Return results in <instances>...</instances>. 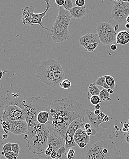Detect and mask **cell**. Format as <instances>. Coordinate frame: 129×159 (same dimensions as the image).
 I'll list each match as a JSON object with an SVG mask.
<instances>
[{"label": "cell", "mask_w": 129, "mask_h": 159, "mask_svg": "<svg viewBox=\"0 0 129 159\" xmlns=\"http://www.w3.org/2000/svg\"><path fill=\"white\" fill-rule=\"evenodd\" d=\"M49 117L46 125L48 131L56 132L64 139L67 130L76 119L85 120V109L77 101L69 98L56 99L49 104Z\"/></svg>", "instance_id": "cell-1"}, {"label": "cell", "mask_w": 129, "mask_h": 159, "mask_svg": "<svg viewBox=\"0 0 129 159\" xmlns=\"http://www.w3.org/2000/svg\"><path fill=\"white\" fill-rule=\"evenodd\" d=\"M28 124V131L24 139L27 142V145L30 151L34 155L44 153L47 147L48 129L46 124H41L36 118L26 119Z\"/></svg>", "instance_id": "cell-2"}, {"label": "cell", "mask_w": 129, "mask_h": 159, "mask_svg": "<svg viewBox=\"0 0 129 159\" xmlns=\"http://www.w3.org/2000/svg\"><path fill=\"white\" fill-rule=\"evenodd\" d=\"M80 159H121L120 151L111 140H104L81 151Z\"/></svg>", "instance_id": "cell-3"}, {"label": "cell", "mask_w": 129, "mask_h": 159, "mask_svg": "<svg viewBox=\"0 0 129 159\" xmlns=\"http://www.w3.org/2000/svg\"><path fill=\"white\" fill-rule=\"evenodd\" d=\"M7 105H15L23 110L26 117H36L39 112L46 110V103L39 97L17 98L8 102Z\"/></svg>", "instance_id": "cell-4"}, {"label": "cell", "mask_w": 129, "mask_h": 159, "mask_svg": "<svg viewBox=\"0 0 129 159\" xmlns=\"http://www.w3.org/2000/svg\"><path fill=\"white\" fill-rule=\"evenodd\" d=\"M96 30L100 42L104 45L111 44L116 40L117 33L110 23H99L96 27Z\"/></svg>", "instance_id": "cell-5"}, {"label": "cell", "mask_w": 129, "mask_h": 159, "mask_svg": "<svg viewBox=\"0 0 129 159\" xmlns=\"http://www.w3.org/2000/svg\"><path fill=\"white\" fill-rule=\"evenodd\" d=\"M86 123L85 120L82 119H76L71 123L67 130L65 135V147L67 149H70L75 147L76 144L74 140V135L76 131L80 129L84 128Z\"/></svg>", "instance_id": "cell-6"}, {"label": "cell", "mask_w": 129, "mask_h": 159, "mask_svg": "<svg viewBox=\"0 0 129 159\" xmlns=\"http://www.w3.org/2000/svg\"><path fill=\"white\" fill-rule=\"evenodd\" d=\"M129 15V3L121 1L115 3L111 12V17L119 23L126 22V17Z\"/></svg>", "instance_id": "cell-7"}, {"label": "cell", "mask_w": 129, "mask_h": 159, "mask_svg": "<svg viewBox=\"0 0 129 159\" xmlns=\"http://www.w3.org/2000/svg\"><path fill=\"white\" fill-rule=\"evenodd\" d=\"M19 120H26L25 112L15 105H7L3 110V121Z\"/></svg>", "instance_id": "cell-8"}, {"label": "cell", "mask_w": 129, "mask_h": 159, "mask_svg": "<svg viewBox=\"0 0 129 159\" xmlns=\"http://www.w3.org/2000/svg\"><path fill=\"white\" fill-rule=\"evenodd\" d=\"M51 36L55 43H64L70 37L69 27H65L54 22L51 29Z\"/></svg>", "instance_id": "cell-9"}, {"label": "cell", "mask_w": 129, "mask_h": 159, "mask_svg": "<svg viewBox=\"0 0 129 159\" xmlns=\"http://www.w3.org/2000/svg\"><path fill=\"white\" fill-rule=\"evenodd\" d=\"M55 73L47 68L43 63L36 68V77L40 79L47 86L53 87V80Z\"/></svg>", "instance_id": "cell-10"}, {"label": "cell", "mask_w": 129, "mask_h": 159, "mask_svg": "<svg viewBox=\"0 0 129 159\" xmlns=\"http://www.w3.org/2000/svg\"><path fill=\"white\" fill-rule=\"evenodd\" d=\"M48 140H47V146L51 145L53 148V150L57 151L60 148L65 146V139L61 136L57 134L56 132L52 131H48Z\"/></svg>", "instance_id": "cell-11"}, {"label": "cell", "mask_w": 129, "mask_h": 159, "mask_svg": "<svg viewBox=\"0 0 129 159\" xmlns=\"http://www.w3.org/2000/svg\"><path fill=\"white\" fill-rule=\"evenodd\" d=\"M58 15L54 22L65 27H69L72 17L69 11H67L62 6L57 7Z\"/></svg>", "instance_id": "cell-12"}, {"label": "cell", "mask_w": 129, "mask_h": 159, "mask_svg": "<svg viewBox=\"0 0 129 159\" xmlns=\"http://www.w3.org/2000/svg\"><path fill=\"white\" fill-rule=\"evenodd\" d=\"M10 123V132L15 135L26 134L28 130V123L26 120L12 121Z\"/></svg>", "instance_id": "cell-13"}, {"label": "cell", "mask_w": 129, "mask_h": 159, "mask_svg": "<svg viewBox=\"0 0 129 159\" xmlns=\"http://www.w3.org/2000/svg\"><path fill=\"white\" fill-rule=\"evenodd\" d=\"M85 115H86L93 127L96 129L97 130L99 129V126L104 122L103 120L106 115L101 111L99 115H96L94 112H92L88 109H85Z\"/></svg>", "instance_id": "cell-14"}, {"label": "cell", "mask_w": 129, "mask_h": 159, "mask_svg": "<svg viewBox=\"0 0 129 159\" xmlns=\"http://www.w3.org/2000/svg\"><path fill=\"white\" fill-rule=\"evenodd\" d=\"M46 4V10L43 12L40 13V14H35L33 12L31 15V17L30 25H41L42 29L46 30H48V28L43 26L42 25V19L44 17H46V12L49 10L50 8H51V6L50 4V0H44Z\"/></svg>", "instance_id": "cell-15"}, {"label": "cell", "mask_w": 129, "mask_h": 159, "mask_svg": "<svg viewBox=\"0 0 129 159\" xmlns=\"http://www.w3.org/2000/svg\"><path fill=\"white\" fill-rule=\"evenodd\" d=\"M79 42L80 45L84 47L92 43H100V41L97 33H89L80 37Z\"/></svg>", "instance_id": "cell-16"}, {"label": "cell", "mask_w": 129, "mask_h": 159, "mask_svg": "<svg viewBox=\"0 0 129 159\" xmlns=\"http://www.w3.org/2000/svg\"><path fill=\"white\" fill-rule=\"evenodd\" d=\"M74 140L76 144H78L80 142H85L87 144L90 142V137L86 134L85 130L80 129L75 133Z\"/></svg>", "instance_id": "cell-17"}, {"label": "cell", "mask_w": 129, "mask_h": 159, "mask_svg": "<svg viewBox=\"0 0 129 159\" xmlns=\"http://www.w3.org/2000/svg\"><path fill=\"white\" fill-rule=\"evenodd\" d=\"M23 14L22 16V21L25 25L30 26L31 17L32 13L35 11L33 6L26 7L22 9Z\"/></svg>", "instance_id": "cell-18"}, {"label": "cell", "mask_w": 129, "mask_h": 159, "mask_svg": "<svg viewBox=\"0 0 129 159\" xmlns=\"http://www.w3.org/2000/svg\"><path fill=\"white\" fill-rule=\"evenodd\" d=\"M71 16L72 17L77 20H80L85 16L86 15V8L85 7H74L70 10Z\"/></svg>", "instance_id": "cell-19"}, {"label": "cell", "mask_w": 129, "mask_h": 159, "mask_svg": "<svg viewBox=\"0 0 129 159\" xmlns=\"http://www.w3.org/2000/svg\"><path fill=\"white\" fill-rule=\"evenodd\" d=\"M47 68L54 73L63 70L60 63L56 60L50 59L43 61Z\"/></svg>", "instance_id": "cell-20"}, {"label": "cell", "mask_w": 129, "mask_h": 159, "mask_svg": "<svg viewBox=\"0 0 129 159\" xmlns=\"http://www.w3.org/2000/svg\"><path fill=\"white\" fill-rule=\"evenodd\" d=\"M116 43L118 44H127L129 42V31L127 30H121L117 34L116 38Z\"/></svg>", "instance_id": "cell-21"}, {"label": "cell", "mask_w": 129, "mask_h": 159, "mask_svg": "<svg viewBox=\"0 0 129 159\" xmlns=\"http://www.w3.org/2000/svg\"><path fill=\"white\" fill-rule=\"evenodd\" d=\"M65 79L64 72V70L55 73L53 80V87L57 88L59 87V84Z\"/></svg>", "instance_id": "cell-22"}, {"label": "cell", "mask_w": 129, "mask_h": 159, "mask_svg": "<svg viewBox=\"0 0 129 159\" xmlns=\"http://www.w3.org/2000/svg\"><path fill=\"white\" fill-rule=\"evenodd\" d=\"M49 117V114L47 110H43L38 113L36 116L37 121L41 124H46L48 122Z\"/></svg>", "instance_id": "cell-23"}, {"label": "cell", "mask_w": 129, "mask_h": 159, "mask_svg": "<svg viewBox=\"0 0 129 159\" xmlns=\"http://www.w3.org/2000/svg\"><path fill=\"white\" fill-rule=\"evenodd\" d=\"M88 87V96L91 97L93 95H99L101 90L96 85L95 83H91L86 86Z\"/></svg>", "instance_id": "cell-24"}, {"label": "cell", "mask_w": 129, "mask_h": 159, "mask_svg": "<svg viewBox=\"0 0 129 159\" xmlns=\"http://www.w3.org/2000/svg\"><path fill=\"white\" fill-rule=\"evenodd\" d=\"M99 96L101 102L110 101L111 100L110 94L108 92V90L104 88L101 91Z\"/></svg>", "instance_id": "cell-25"}, {"label": "cell", "mask_w": 129, "mask_h": 159, "mask_svg": "<svg viewBox=\"0 0 129 159\" xmlns=\"http://www.w3.org/2000/svg\"><path fill=\"white\" fill-rule=\"evenodd\" d=\"M67 149L64 146L60 148L57 150V155L56 159H64L65 158L67 154Z\"/></svg>", "instance_id": "cell-26"}, {"label": "cell", "mask_w": 129, "mask_h": 159, "mask_svg": "<svg viewBox=\"0 0 129 159\" xmlns=\"http://www.w3.org/2000/svg\"><path fill=\"white\" fill-rule=\"evenodd\" d=\"M95 84L96 86H101L104 89H106L107 90L110 88L109 86H108L106 82L105 78L103 76H101L96 80Z\"/></svg>", "instance_id": "cell-27"}, {"label": "cell", "mask_w": 129, "mask_h": 159, "mask_svg": "<svg viewBox=\"0 0 129 159\" xmlns=\"http://www.w3.org/2000/svg\"><path fill=\"white\" fill-rule=\"evenodd\" d=\"M103 76L105 78L106 82L109 86L110 88H111L112 89L114 90L115 85V82L114 78L109 75H103Z\"/></svg>", "instance_id": "cell-28"}, {"label": "cell", "mask_w": 129, "mask_h": 159, "mask_svg": "<svg viewBox=\"0 0 129 159\" xmlns=\"http://www.w3.org/2000/svg\"><path fill=\"white\" fill-rule=\"evenodd\" d=\"M1 127L6 134H8L10 131L11 126L9 121H3L1 124Z\"/></svg>", "instance_id": "cell-29"}, {"label": "cell", "mask_w": 129, "mask_h": 159, "mask_svg": "<svg viewBox=\"0 0 129 159\" xmlns=\"http://www.w3.org/2000/svg\"><path fill=\"white\" fill-rule=\"evenodd\" d=\"M71 86V82L68 79H64L59 84V87L65 89H68Z\"/></svg>", "instance_id": "cell-30"}, {"label": "cell", "mask_w": 129, "mask_h": 159, "mask_svg": "<svg viewBox=\"0 0 129 159\" xmlns=\"http://www.w3.org/2000/svg\"><path fill=\"white\" fill-rule=\"evenodd\" d=\"M99 43H94L90 44L89 45L87 46H84V49L85 51L87 52H91L94 51L99 46Z\"/></svg>", "instance_id": "cell-31"}, {"label": "cell", "mask_w": 129, "mask_h": 159, "mask_svg": "<svg viewBox=\"0 0 129 159\" xmlns=\"http://www.w3.org/2000/svg\"><path fill=\"white\" fill-rule=\"evenodd\" d=\"M89 99L91 103L94 105L99 104L101 102L99 95L92 96Z\"/></svg>", "instance_id": "cell-32"}, {"label": "cell", "mask_w": 129, "mask_h": 159, "mask_svg": "<svg viewBox=\"0 0 129 159\" xmlns=\"http://www.w3.org/2000/svg\"><path fill=\"white\" fill-rule=\"evenodd\" d=\"M62 7L66 10L70 11V10L74 7V5L71 0H65L64 3Z\"/></svg>", "instance_id": "cell-33"}, {"label": "cell", "mask_w": 129, "mask_h": 159, "mask_svg": "<svg viewBox=\"0 0 129 159\" xmlns=\"http://www.w3.org/2000/svg\"><path fill=\"white\" fill-rule=\"evenodd\" d=\"M75 152L74 149L70 148L67 152L66 156L64 159H75Z\"/></svg>", "instance_id": "cell-34"}, {"label": "cell", "mask_w": 129, "mask_h": 159, "mask_svg": "<svg viewBox=\"0 0 129 159\" xmlns=\"http://www.w3.org/2000/svg\"><path fill=\"white\" fill-rule=\"evenodd\" d=\"M20 146L19 144L17 143H15V144H12V150L13 153L17 154V155H19V153H20Z\"/></svg>", "instance_id": "cell-35"}, {"label": "cell", "mask_w": 129, "mask_h": 159, "mask_svg": "<svg viewBox=\"0 0 129 159\" xmlns=\"http://www.w3.org/2000/svg\"><path fill=\"white\" fill-rule=\"evenodd\" d=\"M12 144L11 143H8L4 144L3 147V152L5 154L9 153L12 150Z\"/></svg>", "instance_id": "cell-36"}, {"label": "cell", "mask_w": 129, "mask_h": 159, "mask_svg": "<svg viewBox=\"0 0 129 159\" xmlns=\"http://www.w3.org/2000/svg\"><path fill=\"white\" fill-rule=\"evenodd\" d=\"M4 156L7 159H17L19 155L15 154L14 153H13L12 151H11L9 153L5 154Z\"/></svg>", "instance_id": "cell-37"}, {"label": "cell", "mask_w": 129, "mask_h": 159, "mask_svg": "<svg viewBox=\"0 0 129 159\" xmlns=\"http://www.w3.org/2000/svg\"><path fill=\"white\" fill-rule=\"evenodd\" d=\"M53 150V147L51 145L47 146V148L45 151V154L46 156H50Z\"/></svg>", "instance_id": "cell-38"}, {"label": "cell", "mask_w": 129, "mask_h": 159, "mask_svg": "<svg viewBox=\"0 0 129 159\" xmlns=\"http://www.w3.org/2000/svg\"><path fill=\"white\" fill-rule=\"evenodd\" d=\"M86 3L85 0H76L75 4L76 5L80 7H84Z\"/></svg>", "instance_id": "cell-39"}, {"label": "cell", "mask_w": 129, "mask_h": 159, "mask_svg": "<svg viewBox=\"0 0 129 159\" xmlns=\"http://www.w3.org/2000/svg\"><path fill=\"white\" fill-rule=\"evenodd\" d=\"M65 0H55V2L59 6H63Z\"/></svg>", "instance_id": "cell-40"}, {"label": "cell", "mask_w": 129, "mask_h": 159, "mask_svg": "<svg viewBox=\"0 0 129 159\" xmlns=\"http://www.w3.org/2000/svg\"><path fill=\"white\" fill-rule=\"evenodd\" d=\"M57 155V152L54 150H53L50 156L51 159H56Z\"/></svg>", "instance_id": "cell-41"}, {"label": "cell", "mask_w": 129, "mask_h": 159, "mask_svg": "<svg viewBox=\"0 0 129 159\" xmlns=\"http://www.w3.org/2000/svg\"><path fill=\"white\" fill-rule=\"evenodd\" d=\"M87 144L85 142H80L78 144V145L80 149H84L86 146Z\"/></svg>", "instance_id": "cell-42"}, {"label": "cell", "mask_w": 129, "mask_h": 159, "mask_svg": "<svg viewBox=\"0 0 129 159\" xmlns=\"http://www.w3.org/2000/svg\"><path fill=\"white\" fill-rule=\"evenodd\" d=\"M86 131V134L88 135V136H90L91 135H92V132H93V130L91 129H88Z\"/></svg>", "instance_id": "cell-43"}, {"label": "cell", "mask_w": 129, "mask_h": 159, "mask_svg": "<svg viewBox=\"0 0 129 159\" xmlns=\"http://www.w3.org/2000/svg\"><path fill=\"white\" fill-rule=\"evenodd\" d=\"M91 125L90 123H86L85 125V126H84V129H85V130L86 131L87 130H88V129H91Z\"/></svg>", "instance_id": "cell-44"}, {"label": "cell", "mask_w": 129, "mask_h": 159, "mask_svg": "<svg viewBox=\"0 0 129 159\" xmlns=\"http://www.w3.org/2000/svg\"><path fill=\"white\" fill-rule=\"evenodd\" d=\"M117 46L115 44H112L110 46L111 49L112 50V51H115L117 49Z\"/></svg>", "instance_id": "cell-45"}, {"label": "cell", "mask_w": 129, "mask_h": 159, "mask_svg": "<svg viewBox=\"0 0 129 159\" xmlns=\"http://www.w3.org/2000/svg\"><path fill=\"white\" fill-rule=\"evenodd\" d=\"M103 120H104V122H109V116L108 115H106L104 117Z\"/></svg>", "instance_id": "cell-46"}, {"label": "cell", "mask_w": 129, "mask_h": 159, "mask_svg": "<svg viewBox=\"0 0 129 159\" xmlns=\"http://www.w3.org/2000/svg\"><path fill=\"white\" fill-rule=\"evenodd\" d=\"M3 139H2V136L0 134V149L2 146V144H3Z\"/></svg>", "instance_id": "cell-47"}, {"label": "cell", "mask_w": 129, "mask_h": 159, "mask_svg": "<svg viewBox=\"0 0 129 159\" xmlns=\"http://www.w3.org/2000/svg\"><path fill=\"white\" fill-rule=\"evenodd\" d=\"M125 141H126V143H128L129 144V134H128H128L125 136Z\"/></svg>", "instance_id": "cell-48"}, {"label": "cell", "mask_w": 129, "mask_h": 159, "mask_svg": "<svg viewBox=\"0 0 129 159\" xmlns=\"http://www.w3.org/2000/svg\"><path fill=\"white\" fill-rule=\"evenodd\" d=\"M101 112L100 110H95L94 111V113H95V115H99L100 114Z\"/></svg>", "instance_id": "cell-49"}, {"label": "cell", "mask_w": 129, "mask_h": 159, "mask_svg": "<svg viewBox=\"0 0 129 159\" xmlns=\"http://www.w3.org/2000/svg\"><path fill=\"white\" fill-rule=\"evenodd\" d=\"M108 92H109V94H114V90L112 89L111 88H109V89H108Z\"/></svg>", "instance_id": "cell-50"}, {"label": "cell", "mask_w": 129, "mask_h": 159, "mask_svg": "<svg viewBox=\"0 0 129 159\" xmlns=\"http://www.w3.org/2000/svg\"><path fill=\"white\" fill-rule=\"evenodd\" d=\"M2 136V139H7L8 138V135L7 134H4Z\"/></svg>", "instance_id": "cell-51"}, {"label": "cell", "mask_w": 129, "mask_h": 159, "mask_svg": "<svg viewBox=\"0 0 129 159\" xmlns=\"http://www.w3.org/2000/svg\"><path fill=\"white\" fill-rule=\"evenodd\" d=\"M95 110H100L101 109V106L99 104L96 105L95 106Z\"/></svg>", "instance_id": "cell-52"}, {"label": "cell", "mask_w": 129, "mask_h": 159, "mask_svg": "<svg viewBox=\"0 0 129 159\" xmlns=\"http://www.w3.org/2000/svg\"><path fill=\"white\" fill-rule=\"evenodd\" d=\"M3 74H4V72L1 70H0V80H1V78H2V76H3Z\"/></svg>", "instance_id": "cell-53"}, {"label": "cell", "mask_w": 129, "mask_h": 159, "mask_svg": "<svg viewBox=\"0 0 129 159\" xmlns=\"http://www.w3.org/2000/svg\"><path fill=\"white\" fill-rule=\"evenodd\" d=\"M119 25H115V28H114V29H115V31H117V30H118V29H119Z\"/></svg>", "instance_id": "cell-54"}, {"label": "cell", "mask_w": 129, "mask_h": 159, "mask_svg": "<svg viewBox=\"0 0 129 159\" xmlns=\"http://www.w3.org/2000/svg\"><path fill=\"white\" fill-rule=\"evenodd\" d=\"M125 27L127 29H129V23H127V24L125 25Z\"/></svg>", "instance_id": "cell-55"}, {"label": "cell", "mask_w": 129, "mask_h": 159, "mask_svg": "<svg viewBox=\"0 0 129 159\" xmlns=\"http://www.w3.org/2000/svg\"><path fill=\"white\" fill-rule=\"evenodd\" d=\"M126 22H127V23H129V15L126 17Z\"/></svg>", "instance_id": "cell-56"}, {"label": "cell", "mask_w": 129, "mask_h": 159, "mask_svg": "<svg viewBox=\"0 0 129 159\" xmlns=\"http://www.w3.org/2000/svg\"><path fill=\"white\" fill-rule=\"evenodd\" d=\"M120 1L124 2H128L129 1V0H120Z\"/></svg>", "instance_id": "cell-57"}, {"label": "cell", "mask_w": 129, "mask_h": 159, "mask_svg": "<svg viewBox=\"0 0 129 159\" xmlns=\"http://www.w3.org/2000/svg\"><path fill=\"white\" fill-rule=\"evenodd\" d=\"M43 159V158H33V159Z\"/></svg>", "instance_id": "cell-58"}, {"label": "cell", "mask_w": 129, "mask_h": 159, "mask_svg": "<svg viewBox=\"0 0 129 159\" xmlns=\"http://www.w3.org/2000/svg\"><path fill=\"white\" fill-rule=\"evenodd\" d=\"M114 1H116V2H117V1H120V0H114Z\"/></svg>", "instance_id": "cell-59"}, {"label": "cell", "mask_w": 129, "mask_h": 159, "mask_svg": "<svg viewBox=\"0 0 129 159\" xmlns=\"http://www.w3.org/2000/svg\"><path fill=\"white\" fill-rule=\"evenodd\" d=\"M79 159V158H76V159Z\"/></svg>", "instance_id": "cell-60"}, {"label": "cell", "mask_w": 129, "mask_h": 159, "mask_svg": "<svg viewBox=\"0 0 129 159\" xmlns=\"http://www.w3.org/2000/svg\"></svg>", "instance_id": "cell-61"}, {"label": "cell", "mask_w": 129, "mask_h": 159, "mask_svg": "<svg viewBox=\"0 0 129 159\" xmlns=\"http://www.w3.org/2000/svg\"></svg>", "instance_id": "cell-62"}]
</instances>
